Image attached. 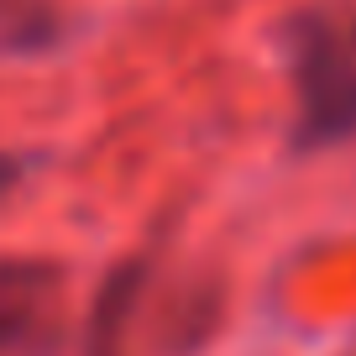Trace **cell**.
Returning a JSON list of instances; mask_svg holds the SVG:
<instances>
[{"label":"cell","instance_id":"7a4b0ae2","mask_svg":"<svg viewBox=\"0 0 356 356\" xmlns=\"http://www.w3.org/2000/svg\"><path fill=\"white\" fill-rule=\"evenodd\" d=\"M58 289V267L42 257H0V356L42 325Z\"/></svg>","mask_w":356,"mask_h":356},{"label":"cell","instance_id":"6da1fadb","mask_svg":"<svg viewBox=\"0 0 356 356\" xmlns=\"http://www.w3.org/2000/svg\"><path fill=\"white\" fill-rule=\"evenodd\" d=\"M293 95H299V147H335L356 136V42L325 16H304L289 37Z\"/></svg>","mask_w":356,"mask_h":356},{"label":"cell","instance_id":"3957f363","mask_svg":"<svg viewBox=\"0 0 356 356\" xmlns=\"http://www.w3.org/2000/svg\"><path fill=\"white\" fill-rule=\"evenodd\" d=\"M0 168H11V163H0Z\"/></svg>","mask_w":356,"mask_h":356}]
</instances>
